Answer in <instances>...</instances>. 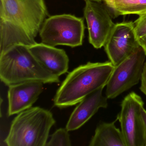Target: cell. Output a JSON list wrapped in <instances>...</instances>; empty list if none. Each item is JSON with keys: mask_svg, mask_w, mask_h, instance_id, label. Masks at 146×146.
Instances as JSON below:
<instances>
[{"mask_svg": "<svg viewBox=\"0 0 146 146\" xmlns=\"http://www.w3.org/2000/svg\"><path fill=\"white\" fill-rule=\"evenodd\" d=\"M48 16L44 0H0V54L15 45L36 44Z\"/></svg>", "mask_w": 146, "mask_h": 146, "instance_id": "obj_1", "label": "cell"}, {"mask_svg": "<svg viewBox=\"0 0 146 146\" xmlns=\"http://www.w3.org/2000/svg\"><path fill=\"white\" fill-rule=\"evenodd\" d=\"M114 66L109 61L88 62L69 73L56 92L55 106L64 108L79 103L86 96L107 84Z\"/></svg>", "mask_w": 146, "mask_h": 146, "instance_id": "obj_2", "label": "cell"}, {"mask_svg": "<svg viewBox=\"0 0 146 146\" xmlns=\"http://www.w3.org/2000/svg\"><path fill=\"white\" fill-rule=\"evenodd\" d=\"M0 78L8 86L31 81L60 82L59 77L46 70L29 47L23 45H15L0 54Z\"/></svg>", "mask_w": 146, "mask_h": 146, "instance_id": "obj_3", "label": "cell"}, {"mask_svg": "<svg viewBox=\"0 0 146 146\" xmlns=\"http://www.w3.org/2000/svg\"><path fill=\"white\" fill-rule=\"evenodd\" d=\"M5 141L8 146H45L55 120L52 113L40 107L18 113Z\"/></svg>", "mask_w": 146, "mask_h": 146, "instance_id": "obj_4", "label": "cell"}, {"mask_svg": "<svg viewBox=\"0 0 146 146\" xmlns=\"http://www.w3.org/2000/svg\"><path fill=\"white\" fill-rule=\"evenodd\" d=\"M83 18L71 14L49 17L43 23L39 34L42 42L52 46H81L84 37Z\"/></svg>", "mask_w": 146, "mask_h": 146, "instance_id": "obj_5", "label": "cell"}, {"mask_svg": "<svg viewBox=\"0 0 146 146\" xmlns=\"http://www.w3.org/2000/svg\"><path fill=\"white\" fill-rule=\"evenodd\" d=\"M146 55L140 46L130 55L114 66L108 82L106 96L116 98L141 81Z\"/></svg>", "mask_w": 146, "mask_h": 146, "instance_id": "obj_6", "label": "cell"}, {"mask_svg": "<svg viewBox=\"0 0 146 146\" xmlns=\"http://www.w3.org/2000/svg\"><path fill=\"white\" fill-rule=\"evenodd\" d=\"M144 106L141 97L135 92L127 95L122 101L117 119L126 146H145V137L141 111Z\"/></svg>", "mask_w": 146, "mask_h": 146, "instance_id": "obj_7", "label": "cell"}, {"mask_svg": "<svg viewBox=\"0 0 146 146\" xmlns=\"http://www.w3.org/2000/svg\"><path fill=\"white\" fill-rule=\"evenodd\" d=\"M90 43L96 49L104 46L115 24L105 4L102 1H85L84 9Z\"/></svg>", "mask_w": 146, "mask_h": 146, "instance_id": "obj_8", "label": "cell"}, {"mask_svg": "<svg viewBox=\"0 0 146 146\" xmlns=\"http://www.w3.org/2000/svg\"><path fill=\"white\" fill-rule=\"evenodd\" d=\"M134 23L115 24L104 46L105 52L114 66L133 53L140 46L134 32Z\"/></svg>", "mask_w": 146, "mask_h": 146, "instance_id": "obj_9", "label": "cell"}, {"mask_svg": "<svg viewBox=\"0 0 146 146\" xmlns=\"http://www.w3.org/2000/svg\"><path fill=\"white\" fill-rule=\"evenodd\" d=\"M43 84L31 81L9 86L8 115L18 114L32 107L43 91Z\"/></svg>", "mask_w": 146, "mask_h": 146, "instance_id": "obj_10", "label": "cell"}, {"mask_svg": "<svg viewBox=\"0 0 146 146\" xmlns=\"http://www.w3.org/2000/svg\"><path fill=\"white\" fill-rule=\"evenodd\" d=\"M104 88L91 93L83 99L70 116L66 127L69 131L76 130L87 123L101 108H106L108 98L102 94Z\"/></svg>", "mask_w": 146, "mask_h": 146, "instance_id": "obj_11", "label": "cell"}, {"mask_svg": "<svg viewBox=\"0 0 146 146\" xmlns=\"http://www.w3.org/2000/svg\"><path fill=\"white\" fill-rule=\"evenodd\" d=\"M29 48L42 66L52 74L59 77L68 71L69 57L63 49L42 42L36 43Z\"/></svg>", "mask_w": 146, "mask_h": 146, "instance_id": "obj_12", "label": "cell"}, {"mask_svg": "<svg viewBox=\"0 0 146 146\" xmlns=\"http://www.w3.org/2000/svg\"><path fill=\"white\" fill-rule=\"evenodd\" d=\"M117 120L111 123H103L97 126L90 146H126L121 130L115 125Z\"/></svg>", "mask_w": 146, "mask_h": 146, "instance_id": "obj_13", "label": "cell"}, {"mask_svg": "<svg viewBox=\"0 0 146 146\" xmlns=\"http://www.w3.org/2000/svg\"><path fill=\"white\" fill-rule=\"evenodd\" d=\"M115 17L119 16L146 14V0H114Z\"/></svg>", "mask_w": 146, "mask_h": 146, "instance_id": "obj_14", "label": "cell"}, {"mask_svg": "<svg viewBox=\"0 0 146 146\" xmlns=\"http://www.w3.org/2000/svg\"><path fill=\"white\" fill-rule=\"evenodd\" d=\"M69 131L66 128H60L51 135V138L47 143L46 146H70Z\"/></svg>", "mask_w": 146, "mask_h": 146, "instance_id": "obj_15", "label": "cell"}, {"mask_svg": "<svg viewBox=\"0 0 146 146\" xmlns=\"http://www.w3.org/2000/svg\"><path fill=\"white\" fill-rule=\"evenodd\" d=\"M134 23V32L138 40L146 35V14L139 16Z\"/></svg>", "mask_w": 146, "mask_h": 146, "instance_id": "obj_16", "label": "cell"}, {"mask_svg": "<svg viewBox=\"0 0 146 146\" xmlns=\"http://www.w3.org/2000/svg\"><path fill=\"white\" fill-rule=\"evenodd\" d=\"M141 81L140 90L146 96V62L144 64Z\"/></svg>", "mask_w": 146, "mask_h": 146, "instance_id": "obj_17", "label": "cell"}, {"mask_svg": "<svg viewBox=\"0 0 146 146\" xmlns=\"http://www.w3.org/2000/svg\"><path fill=\"white\" fill-rule=\"evenodd\" d=\"M141 115L143 123V129H144V137H145V145L146 146V110L144 107L142 108L141 111Z\"/></svg>", "mask_w": 146, "mask_h": 146, "instance_id": "obj_18", "label": "cell"}, {"mask_svg": "<svg viewBox=\"0 0 146 146\" xmlns=\"http://www.w3.org/2000/svg\"><path fill=\"white\" fill-rule=\"evenodd\" d=\"M105 2L108 9L113 13L115 11L114 7V0H102Z\"/></svg>", "mask_w": 146, "mask_h": 146, "instance_id": "obj_19", "label": "cell"}, {"mask_svg": "<svg viewBox=\"0 0 146 146\" xmlns=\"http://www.w3.org/2000/svg\"><path fill=\"white\" fill-rule=\"evenodd\" d=\"M138 43L144 50L146 55V35L138 40Z\"/></svg>", "mask_w": 146, "mask_h": 146, "instance_id": "obj_20", "label": "cell"}, {"mask_svg": "<svg viewBox=\"0 0 146 146\" xmlns=\"http://www.w3.org/2000/svg\"><path fill=\"white\" fill-rule=\"evenodd\" d=\"M85 1H88V0H84ZM90 1H102V0H90Z\"/></svg>", "mask_w": 146, "mask_h": 146, "instance_id": "obj_21", "label": "cell"}]
</instances>
